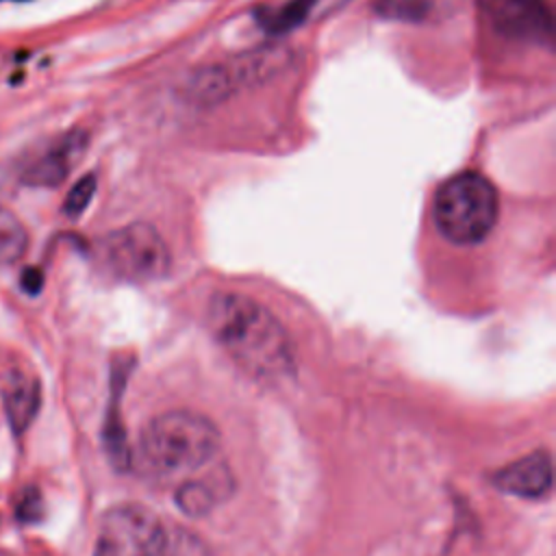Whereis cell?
<instances>
[{"label":"cell","mask_w":556,"mask_h":556,"mask_svg":"<svg viewBox=\"0 0 556 556\" xmlns=\"http://www.w3.org/2000/svg\"><path fill=\"white\" fill-rule=\"evenodd\" d=\"M226 61L195 67L182 83V98L195 106H215L237 93Z\"/></svg>","instance_id":"9"},{"label":"cell","mask_w":556,"mask_h":556,"mask_svg":"<svg viewBox=\"0 0 556 556\" xmlns=\"http://www.w3.org/2000/svg\"><path fill=\"white\" fill-rule=\"evenodd\" d=\"M26 230L20 219L0 208V265H11L22 258L26 250Z\"/></svg>","instance_id":"13"},{"label":"cell","mask_w":556,"mask_h":556,"mask_svg":"<svg viewBox=\"0 0 556 556\" xmlns=\"http://www.w3.org/2000/svg\"><path fill=\"white\" fill-rule=\"evenodd\" d=\"M165 556H211L200 539L185 530H169Z\"/></svg>","instance_id":"16"},{"label":"cell","mask_w":556,"mask_h":556,"mask_svg":"<svg viewBox=\"0 0 556 556\" xmlns=\"http://www.w3.org/2000/svg\"><path fill=\"white\" fill-rule=\"evenodd\" d=\"M289 59L291 54L287 48L278 43H269V46H258L254 50H248L235 59H228L226 65L237 89L241 91L245 87H254L278 76L289 65Z\"/></svg>","instance_id":"7"},{"label":"cell","mask_w":556,"mask_h":556,"mask_svg":"<svg viewBox=\"0 0 556 556\" xmlns=\"http://www.w3.org/2000/svg\"><path fill=\"white\" fill-rule=\"evenodd\" d=\"M215 502V486L208 484V480H198V482H187L178 491V504L185 513L189 515H200L206 513Z\"/></svg>","instance_id":"14"},{"label":"cell","mask_w":556,"mask_h":556,"mask_svg":"<svg viewBox=\"0 0 556 556\" xmlns=\"http://www.w3.org/2000/svg\"><path fill=\"white\" fill-rule=\"evenodd\" d=\"M104 265L124 280L152 282L169 274V248L156 228L143 222L109 232L102 241Z\"/></svg>","instance_id":"4"},{"label":"cell","mask_w":556,"mask_h":556,"mask_svg":"<svg viewBox=\"0 0 556 556\" xmlns=\"http://www.w3.org/2000/svg\"><path fill=\"white\" fill-rule=\"evenodd\" d=\"M169 530L141 506H117L102 519L96 556H165Z\"/></svg>","instance_id":"5"},{"label":"cell","mask_w":556,"mask_h":556,"mask_svg":"<svg viewBox=\"0 0 556 556\" xmlns=\"http://www.w3.org/2000/svg\"><path fill=\"white\" fill-rule=\"evenodd\" d=\"M4 406L15 432H22L37 413L39 384L26 374H15L4 391Z\"/></svg>","instance_id":"10"},{"label":"cell","mask_w":556,"mask_h":556,"mask_svg":"<svg viewBox=\"0 0 556 556\" xmlns=\"http://www.w3.org/2000/svg\"><path fill=\"white\" fill-rule=\"evenodd\" d=\"M208 328L217 343L258 378H278L293 367L287 330L269 308L250 295L217 293L208 304Z\"/></svg>","instance_id":"1"},{"label":"cell","mask_w":556,"mask_h":556,"mask_svg":"<svg viewBox=\"0 0 556 556\" xmlns=\"http://www.w3.org/2000/svg\"><path fill=\"white\" fill-rule=\"evenodd\" d=\"M96 187H98V182H96L93 174H85L83 178H78L65 195L63 215L70 217V219H78L87 211V206L91 204V200L96 195Z\"/></svg>","instance_id":"15"},{"label":"cell","mask_w":556,"mask_h":556,"mask_svg":"<svg viewBox=\"0 0 556 556\" xmlns=\"http://www.w3.org/2000/svg\"><path fill=\"white\" fill-rule=\"evenodd\" d=\"M376 15L391 22L419 24L434 11V0H374Z\"/></svg>","instance_id":"12"},{"label":"cell","mask_w":556,"mask_h":556,"mask_svg":"<svg viewBox=\"0 0 556 556\" xmlns=\"http://www.w3.org/2000/svg\"><path fill=\"white\" fill-rule=\"evenodd\" d=\"M85 150L87 135L83 130H72L63 135L43 154H39L24 167L22 182L30 187H59L80 161Z\"/></svg>","instance_id":"6"},{"label":"cell","mask_w":556,"mask_h":556,"mask_svg":"<svg viewBox=\"0 0 556 556\" xmlns=\"http://www.w3.org/2000/svg\"><path fill=\"white\" fill-rule=\"evenodd\" d=\"M217 447L219 432L206 417L169 410L148 424L139 441V456L150 473L176 478L202 469Z\"/></svg>","instance_id":"2"},{"label":"cell","mask_w":556,"mask_h":556,"mask_svg":"<svg viewBox=\"0 0 556 556\" xmlns=\"http://www.w3.org/2000/svg\"><path fill=\"white\" fill-rule=\"evenodd\" d=\"M495 482L506 493L519 497H541L552 486V463L543 452H534L504 467Z\"/></svg>","instance_id":"8"},{"label":"cell","mask_w":556,"mask_h":556,"mask_svg":"<svg viewBox=\"0 0 556 556\" xmlns=\"http://www.w3.org/2000/svg\"><path fill=\"white\" fill-rule=\"evenodd\" d=\"M41 282H43V278H41V274H39L35 267L26 269L24 276H22V287H24L28 293H37L39 287H41Z\"/></svg>","instance_id":"17"},{"label":"cell","mask_w":556,"mask_h":556,"mask_svg":"<svg viewBox=\"0 0 556 556\" xmlns=\"http://www.w3.org/2000/svg\"><path fill=\"white\" fill-rule=\"evenodd\" d=\"M315 11V0H282L256 11L258 24L271 35H285L302 26Z\"/></svg>","instance_id":"11"},{"label":"cell","mask_w":556,"mask_h":556,"mask_svg":"<svg viewBox=\"0 0 556 556\" xmlns=\"http://www.w3.org/2000/svg\"><path fill=\"white\" fill-rule=\"evenodd\" d=\"M434 224L456 245H473L493 230L500 215V198L489 178L478 172H460L447 178L434 193Z\"/></svg>","instance_id":"3"}]
</instances>
